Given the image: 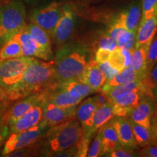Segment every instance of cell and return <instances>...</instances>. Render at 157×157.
<instances>
[{"instance_id": "14", "label": "cell", "mask_w": 157, "mask_h": 157, "mask_svg": "<svg viewBox=\"0 0 157 157\" xmlns=\"http://www.w3.org/2000/svg\"><path fill=\"white\" fill-rule=\"evenodd\" d=\"M17 36L21 42L23 56L31 57V58L35 57V58L42 59L43 60H52V57L47 53L39 46L38 43L29 32L26 26L19 34H17Z\"/></svg>"}, {"instance_id": "48", "label": "cell", "mask_w": 157, "mask_h": 157, "mask_svg": "<svg viewBox=\"0 0 157 157\" xmlns=\"http://www.w3.org/2000/svg\"><path fill=\"white\" fill-rule=\"evenodd\" d=\"M155 117L157 118V111H156V116H155Z\"/></svg>"}, {"instance_id": "43", "label": "cell", "mask_w": 157, "mask_h": 157, "mask_svg": "<svg viewBox=\"0 0 157 157\" xmlns=\"http://www.w3.org/2000/svg\"><path fill=\"white\" fill-rule=\"evenodd\" d=\"M148 79L153 87L157 86V62L151 71Z\"/></svg>"}, {"instance_id": "32", "label": "cell", "mask_w": 157, "mask_h": 157, "mask_svg": "<svg viewBox=\"0 0 157 157\" xmlns=\"http://www.w3.org/2000/svg\"><path fill=\"white\" fill-rule=\"evenodd\" d=\"M142 17L141 21H146L157 13V0H142Z\"/></svg>"}, {"instance_id": "35", "label": "cell", "mask_w": 157, "mask_h": 157, "mask_svg": "<svg viewBox=\"0 0 157 157\" xmlns=\"http://www.w3.org/2000/svg\"><path fill=\"white\" fill-rule=\"evenodd\" d=\"M125 31H127V29L124 26L123 23L121 22L119 17H117L112 21L111 24L109 25V30H108L106 34L110 37H111V38L117 41L118 37L120 36L122 33L124 32Z\"/></svg>"}, {"instance_id": "3", "label": "cell", "mask_w": 157, "mask_h": 157, "mask_svg": "<svg viewBox=\"0 0 157 157\" xmlns=\"http://www.w3.org/2000/svg\"><path fill=\"white\" fill-rule=\"evenodd\" d=\"M83 135V129L77 119H70L50 127L43 140V150L46 156L55 154L75 146Z\"/></svg>"}, {"instance_id": "44", "label": "cell", "mask_w": 157, "mask_h": 157, "mask_svg": "<svg viewBox=\"0 0 157 157\" xmlns=\"http://www.w3.org/2000/svg\"><path fill=\"white\" fill-rule=\"evenodd\" d=\"M151 132L154 144L157 146V118L156 117L151 121Z\"/></svg>"}, {"instance_id": "24", "label": "cell", "mask_w": 157, "mask_h": 157, "mask_svg": "<svg viewBox=\"0 0 157 157\" xmlns=\"http://www.w3.org/2000/svg\"><path fill=\"white\" fill-rule=\"evenodd\" d=\"M55 87L66 90L74 97L82 98V99L95 93L89 85L78 80H68V81L61 82V83L56 84Z\"/></svg>"}, {"instance_id": "2", "label": "cell", "mask_w": 157, "mask_h": 157, "mask_svg": "<svg viewBox=\"0 0 157 157\" xmlns=\"http://www.w3.org/2000/svg\"><path fill=\"white\" fill-rule=\"evenodd\" d=\"M90 60V52L81 42H70L59 49L54 59L56 84L68 80H78Z\"/></svg>"}, {"instance_id": "47", "label": "cell", "mask_w": 157, "mask_h": 157, "mask_svg": "<svg viewBox=\"0 0 157 157\" xmlns=\"http://www.w3.org/2000/svg\"><path fill=\"white\" fill-rule=\"evenodd\" d=\"M23 1H25V2L29 4H35V3L39 2L42 1V0H23Z\"/></svg>"}, {"instance_id": "4", "label": "cell", "mask_w": 157, "mask_h": 157, "mask_svg": "<svg viewBox=\"0 0 157 157\" xmlns=\"http://www.w3.org/2000/svg\"><path fill=\"white\" fill-rule=\"evenodd\" d=\"M25 6L20 1H10L0 6V48L26 26Z\"/></svg>"}, {"instance_id": "26", "label": "cell", "mask_w": 157, "mask_h": 157, "mask_svg": "<svg viewBox=\"0 0 157 157\" xmlns=\"http://www.w3.org/2000/svg\"><path fill=\"white\" fill-rule=\"evenodd\" d=\"M136 80H138L136 74L132 69V68L131 66H129V67L124 68L117 76L105 82V84L102 87L101 92L102 93L106 94L112 88L117 87L118 85L127 84L129 82L136 81Z\"/></svg>"}, {"instance_id": "25", "label": "cell", "mask_w": 157, "mask_h": 157, "mask_svg": "<svg viewBox=\"0 0 157 157\" xmlns=\"http://www.w3.org/2000/svg\"><path fill=\"white\" fill-rule=\"evenodd\" d=\"M26 28L28 29L29 32L30 33V34L33 36V38L38 43L39 46L47 53L53 58L50 35L46 31H44V29L32 22L26 25Z\"/></svg>"}, {"instance_id": "11", "label": "cell", "mask_w": 157, "mask_h": 157, "mask_svg": "<svg viewBox=\"0 0 157 157\" xmlns=\"http://www.w3.org/2000/svg\"><path fill=\"white\" fill-rule=\"evenodd\" d=\"M77 105L71 107H60L45 100L43 103L42 121L48 127L59 124L76 118Z\"/></svg>"}, {"instance_id": "7", "label": "cell", "mask_w": 157, "mask_h": 157, "mask_svg": "<svg viewBox=\"0 0 157 157\" xmlns=\"http://www.w3.org/2000/svg\"><path fill=\"white\" fill-rule=\"evenodd\" d=\"M145 95L153 98L152 90L147 87H141L113 98L110 101L113 105V116L118 117H126L129 116Z\"/></svg>"}, {"instance_id": "39", "label": "cell", "mask_w": 157, "mask_h": 157, "mask_svg": "<svg viewBox=\"0 0 157 157\" xmlns=\"http://www.w3.org/2000/svg\"><path fill=\"white\" fill-rule=\"evenodd\" d=\"M139 156L143 157H157V146L155 144H151L143 147Z\"/></svg>"}, {"instance_id": "33", "label": "cell", "mask_w": 157, "mask_h": 157, "mask_svg": "<svg viewBox=\"0 0 157 157\" xmlns=\"http://www.w3.org/2000/svg\"><path fill=\"white\" fill-rule=\"evenodd\" d=\"M109 62L113 68L119 71L125 68V58L121 48H118L111 52Z\"/></svg>"}, {"instance_id": "28", "label": "cell", "mask_w": 157, "mask_h": 157, "mask_svg": "<svg viewBox=\"0 0 157 157\" xmlns=\"http://www.w3.org/2000/svg\"><path fill=\"white\" fill-rule=\"evenodd\" d=\"M129 120L132 126L135 141L137 146L145 147L154 143L151 129L135 123L131 119H129Z\"/></svg>"}, {"instance_id": "22", "label": "cell", "mask_w": 157, "mask_h": 157, "mask_svg": "<svg viewBox=\"0 0 157 157\" xmlns=\"http://www.w3.org/2000/svg\"><path fill=\"white\" fill-rule=\"evenodd\" d=\"M82 98L72 96L66 90L55 87L48 90L46 101L60 107H71L77 105L82 101Z\"/></svg>"}, {"instance_id": "41", "label": "cell", "mask_w": 157, "mask_h": 157, "mask_svg": "<svg viewBox=\"0 0 157 157\" xmlns=\"http://www.w3.org/2000/svg\"><path fill=\"white\" fill-rule=\"evenodd\" d=\"M32 146L25 147V148L17 149L14 151L10 153L9 154H7L6 156L8 157H19V156H30L31 153H32Z\"/></svg>"}, {"instance_id": "20", "label": "cell", "mask_w": 157, "mask_h": 157, "mask_svg": "<svg viewBox=\"0 0 157 157\" xmlns=\"http://www.w3.org/2000/svg\"><path fill=\"white\" fill-rule=\"evenodd\" d=\"M117 17L127 31L137 32L142 17V7L140 4H132L127 10L119 13Z\"/></svg>"}, {"instance_id": "46", "label": "cell", "mask_w": 157, "mask_h": 157, "mask_svg": "<svg viewBox=\"0 0 157 157\" xmlns=\"http://www.w3.org/2000/svg\"><path fill=\"white\" fill-rule=\"evenodd\" d=\"M152 95H153V99H154L155 102L157 103V86H154V87H153Z\"/></svg>"}, {"instance_id": "38", "label": "cell", "mask_w": 157, "mask_h": 157, "mask_svg": "<svg viewBox=\"0 0 157 157\" xmlns=\"http://www.w3.org/2000/svg\"><path fill=\"white\" fill-rule=\"evenodd\" d=\"M105 156L109 157H132L137 156V154L136 153L133 151V148L121 147L117 150L107 153L105 154Z\"/></svg>"}, {"instance_id": "5", "label": "cell", "mask_w": 157, "mask_h": 157, "mask_svg": "<svg viewBox=\"0 0 157 157\" xmlns=\"http://www.w3.org/2000/svg\"><path fill=\"white\" fill-rule=\"evenodd\" d=\"M49 127H50L42 120L38 124L26 130L10 133L4 143L2 156H6L10 153L17 149L33 146L35 143L44 137Z\"/></svg>"}, {"instance_id": "10", "label": "cell", "mask_w": 157, "mask_h": 157, "mask_svg": "<svg viewBox=\"0 0 157 157\" xmlns=\"http://www.w3.org/2000/svg\"><path fill=\"white\" fill-rule=\"evenodd\" d=\"M76 24V15L67 5L63 7V13L57 23L52 38L58 46H63L73 34Z\"/></svg>"}, {"instance_id": "49", "label": "cell", "mask_w": 157, "mask_h": 157, "mask_svg": "<svg viewBox=\"0 0 157 157\" xmlns=\"http://www.w3.org/2000/svg\"><path fill=\"white\" fill-rule=\"evenodd\" d=\"M0 125H1V124H0Z\"/></svg>"}, {"instance_id": "17", "label": "cell", "mask_w": 157, "mask_h": 157, "mask_svg": "<svg viewBox=\"0 0 157 157\" xmlns=\"http://www.w3.org/2000/svg\"><path fill=\"white\" fill-rule=\"evenodd\" d=\"M98 105L95 97H90L84 101L76 108V117L81 124L83 133H87L93 125V119Z\"/></svg>"}, {"instance_id": "15", "label": "cell", "mask_w": 157, "mask_h": 157, "mask_svg": "<svg viewBox=\"0 0 157 157\" xmlns=\"http://www.w3.org/2000/svg\"><path fill=\"white\" fill-rule=\"evenodd\" d=\"M78 81L89 85L95 93L101 91L102 87L106 82L98 63L93 59L89 60Z\"/></svg>"}, {"instance_id": "23", "label": "cell", "mask_w": 157, "mask_h": 157, "mask_svg": "<svg viewBox=\"0 0 157 157\" xmlns=\"http://www.w3.org/2000/svg\"><path fill=\"white\" fill-rule=\"evenodd\" d=\"M113 105L110 102L103 104L101 107L98 108L96 110L95 114H94L93 119V125L91 128L87 133H83V134L90 135L91 136L94 137V135L98 130L102 126H103L105 124L113 119Z\"/></svg>"}, {"instance_id": "30", "label": "cell", "mask_w": 157, "mask_h": 157, "mask_svg": "<svg viewBox=\"0 0 157 157\" xmlns=\"http://www.w3.org/2000/svg\"><path fill=\"white\" fill-rule=\"evenodd\" d=\"M118 48L133 50L136 43V32L125 31L117 39Z\"/></svg>"}, {"instance_id": "6", "label": "cell", "mask_w": 157, "mask_h": 157, "mask_svg": "<svg viewBox=\"0 0 157 157\" xmlns=\"http://www.w3.org/2000/svg\"><path fill=\"white\" fill-rule=\"evenodd\" d=\"M35 58L21 56L0 60V87L8 94L22 77L25 68Z\"/></svg>"}, {"instance_id": "18", "label": "cell", "mask_w": 157, "mask_h": 157, "mask_svg": "<svg viewBox=\"0 0 157 157\" xmlns=\"http://www.w3.org/2000/svg\"><path fill=\"white\" fill-rule=\"evenodd\" d=\"M111 121L122 147L134 149L137 145L129 120L125 117H115L111 119Z\"/></svg>"}, {"instance_id": "19", "label": "cell", "mask_w": 157, "mask_h": 157, "mask_svg": "<svg viewBox=\"0 0 157 157\" xmlns=\"http://www.w3.org/2000/svg\"><path fill=\"white\" fill-rule=\"evenodd\" d=\"M102 142V156L122 147L111 119L100 128Z\"/></svg>"}, {"instance_id": "31", "label": "cell", "mask_w": 157, "mask_h": 157, "mask_svg": "<svg viewBox=\"0 0 157 157\" xmlns=\"http://www.w3.org/2000/svg\"><path fill=\"white\" fill-rule=\"evenodd\" d=\"M157 62V32L147 51V68L148 76L154 65Z\"/></svg>"}, {"instance_id": "45", "label": "cell", "mask_w": 157, "mask_h": 157, "mask_svg": "<svg viewBox=\"0 0 157 157\" xmlns=\"http://www.w3.org/2000/svg\"><path fill=\"white\" fill-rule=\"evenodd\" d=\"M9 100L8 95L2 88L0 87V101H7Z\"/></svg>"}, {"instance_id": "36", "label": "cell", "mask_w": 157, "mask_h": 157, "mask_svg": "<svg viewBox=\"0 0 157 157\" xmlns=\"http://www.w3.org/2000/svg\"><path fill=\"white\" fill-rule=\"evenodd\" d=\"M98 49H105L113 52L118 48L117 42L115 39L110 37L107 34L101 35L98 42Z\"/></svg>"}, {"instance_id": "12", "label": "cell", "mask_w": 157, "mask_h": 157, "mask_svg": "<svg viewBox=\"0 0 157 157\" xmlns=\"http://www.w3.org/2000/svg\"><path fill=\"white\" fill-rule=\"evenodd\" d=\"M152 97L143 96L138 105L129 113V119L134 122L151 129V121L154 113Z\"/></svg>"}, {"instance_id": "37", "label": "cell", "mask_w": 157, "mask_h": 157, "mask_svg": "<svg viewBox=\"0 0 157 157\" xmlns=\"http://www.w3.org/2000/svg\"><path fill=\"white\" fill-rule=\"evenodd\" d=\"M98 66H99L100 69L103 73V76H105V80L106 82L109 81L110 79L114 77L115 76H117L118 74L119 73V71L116 69L110 64L109 61L101 63H98Z\"/></svg>"}, {"instance_id": "34", "label": "cell", "mask_w": 157, "mask_h": 157, "mask_svg": "<svg viewBox=\"0 0 157 157\" xmlns=\"http://www.w3.org/2000/svg\"><path fill=\"white\" fill-rule=\"evenodd\" d=\"M87 151V156L89 157H98L102 156V142H101V131L98 130L97 134L93 142L90 143Z\"/></svg>"}, {"instance_id": "1", "label": "cell", "mask_w": 157, "mask_h": 157, "mask_svg": "<svg viewBox=\"0 0 157 157\" xmlns=\"http://www.w3.org/2000/svg\"><path fill=\"white\" fill-rule=\"evenodd\" d=\"M55 87L53 60L41 61L34 59L27 66L22 77L7 95L9 100L15 101Z\"/></svg>"}, {"instance_id": "27", "label": "cell", "mask_w": 157, "mask_h": 157, "mask_svg": "<svg viewBox=\"0 0 157 157\" xmlns=\"http://www.w3.org/2000/svg\"><path fill=\"white\" fill-rule=\"evenodd\" d=\"M23 56L18 36L15 35L0 48V60H7Z\"/></svg>"}, {"instance_id": "29", "label": "cell", "mask_w": 157, "mask_h": 157, "mask_svg": "<svg viewBox=\"0 0 157 157\" xmlns=\"http://www.w3.org/2000/svg\"><path fill=\"white\" fill-rule=\"evenodd\" d=\"M145 87L150 88V89L151 90L153 89L146 81H139V80H136V81L129 82V83L127 84L118 85L117 87L112 88V89L110 90L109 93L105 94V95H106L108 99H109V101L110 102L111 100H113V98H117V96L122 95L124 93H128V92L132 91V90Z\"/></svg>"}, {"instance_id": "40", "label": "cell", "mask_w": 157, "mask_h": 157, "mask_svg": "<svg viewBox=\"0 0 157 157\" xmlns=\"http://www.w3.org/2000/svg\"><path fill=\"white\" fill-rule=\"evenodd\" d=\"M111 51L105 49H98L95 53V60L98 63L109 61L110 56L111 55Z\"/></svg>"}, {"instance_id": "8", "label": "cell", "mask_w": 157, "mask_h": 157, "mask_svg": "<svg viewBox=\"0 0 157 157\" xmlns=\"http://www.w3.org/2000/svg\"><path fill=\"white\" fill-rule=\"evenodd\" d=\"M63 7L60 3L52 2L42 8L35 10L31 15V22L46 31L52 37L62 15Z\"/></svg>"}, {"instance_id": "16", "label": "cell", "mask_w": 157, "mask_h": 157, "mask_svg": "<svg viewBox=\"0 0 157 157\" xmlns=\"http://www.w3.org/2000/svg\"><path fill=\"white\" fill-rule=\"evenodd\" d=\"M157 32V13L140 22L136 32L135 48L145 47L148 48Z\"/></svg>"}, {"instance_id": "21", "label": "cell", "mask_w": 157, "mask_h": 157, "mask_svg": "<svg viewBox=\"0 0 157 157\" xmlns=\"http://www.w3.org/2000/svg\"><path fill=\"white\" fill-rule=\"evenodd\" d=\"M147 48L138 47L132 50L131 67L136 74L139 81H144L148 78V68H147Z\"/></svg>"}, {"instance_id": "13", "label": "cell", "mask_w": 157, "mask_h": 157, "mask_svg": "<svg viewBox=\"0 0 157 157\" xmlns=\"http://www.w3.org/2000/svg\"><path fill=\"white\" fill-rule=\"evenodd\" d=\"M44 102V101L37 103L22 117H20L15 123L9 126L10 134L13 132H22L38 124L42 120Z\"/></svg>"}, {"instance_id": "9", "label": "cell", "mask_w": 157, "mask_h": 157, "mask_svg": "<svg viewBox=\"0 0 157 157\" xmlns=\"http://www.w3.org/2000/svg\"><path fill=\"white\" fill-rule=\"evenodd\" d=\"M47 95L48 90L21 98V100L15 103L10 109L6 111L2 118L1 124L10 126L33 106L37 103L45 101Z\"/></svg>"}, {"instance_id": "42", "label": "cell", "mask_w": 157, "mask_h": 157, "mask_svg": "<svg viewBox=\"0 0 157 157\" xmlns=\"http://www.w3.org/2000/svg\"><path fill=\"white\" fill-rule=\"evenodd\" d=\"M9 135V126L4 124L0 125V147L3 144V143H5L6 138L8 137Z\"/></svg>"}]
</instances>
